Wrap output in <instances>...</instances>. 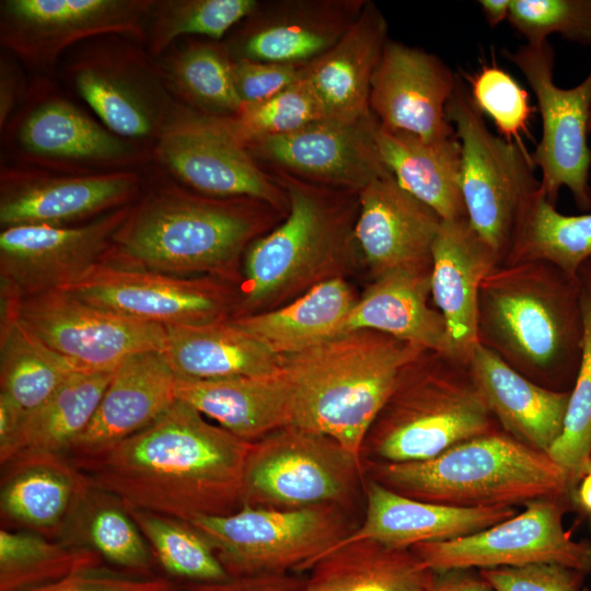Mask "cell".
I'll list each match as a JSON object with an SVG mask.
<instances>
[{
  "instance_id": "1",
  "label": "cell",
  "mask_w": 591,
  "mask_h": 591,
  "mask_svg": "<svg viewBox=\"0 0 591 591\" xmlns=\"http://www.w3.org/2000/svg\"><path fill=\"white\" fill-rule=\"evenodd\" d=\"M176 401L154 422L84 457L71 459L88 482L126 506L190 521L242 507L251 442Z\"/></svg>"
},
{
  "instance_id": "2",
  "label": "cell",
  "mask_w": 591,
  "mask_h": 591,
  "mask_svg": "<svg viewBox=\"0 0 591 591\" xmlns=\"http://www.w3.org/2000/svg\"><path fill=\"white\" fill-rule=\"evenodd\" d=\"M103 262L178 277L231 278L243 251L267 229L269 205L189 190L152 163Z\"/></svg>"
},
{
  "instance_id": "3",
  "label": "cell",
  "mask_w": 591,
  "mask_h": 591,
  "mask_svg": "<svg viewBox=\"0 0 591 591\" xmlns=\"http://www.w3.org/2000/svg\"><path fill=\"white\" fill-rule=\"evenodd\" d=\"M582 282L545 262L500 264L483 280L477 343L533 382L570 391L583 351Z\"/></svg>"
},
{
  "instance_id": "4",
  "label": "cell",
  "mask_w": 591,
  "mask_h": 591,
  "mask_svg": "<svg viewBox=\"0 0 591 591\" xmlns=\"http://www.w3.org/2000/svg\"><path fill=\"white\" fill-rule=\"evenodd\" d=\"M420 347L370 329L281 357L293 426L334 439L360 462L367 436Z\"/></svg>"
},
{
  "instance_id": "5",
  "label": "cell",
  "mask_w": 591,
  "mask_h": 591,
  "mask_svg": "<svg viewBox=\"0 0 591 591\" xmlns=\"http://www.w3.org/2000/svg\"><path fill=\"white\" fill-rule=\"evenodd\" d=\"M374 480L403 496L457 508L515 507L575 498L547 454L497 428L415 462L379 463Z\"/></svg>"
},
{
  "instance_id": "6",
  "label": "cell",
  "mask_w": 591,
  "mask_h": 591,
  "mask_svg": "<svg viewBox=\"0 0 591 591\" xmlns=\"http://www.w3.org/2000/svg\"><path fill=\"white\" fill-rule=\"evenodd\" d=\"M267 170L287 195L288 213L282 223L246 248L236 303L242 315L336 277L334 268L358 247L354 234L358 210L354 211L347 198L354 192Z\"/></svg>"
},
{
  "instance_id": "7",
  "label": "cell",
  "mask_w": 591,
  "mask_h": 591,
  "mask_svg": "<svg viewBox=\"0 0 591 591\" xmlns=\"http://www.w3.org/2000/svg\"><path fill=\"white\" fill-rule=\"evenodd\" d=\"M498 426L468 362L425 350L403 370L367 438L380 463L415 462Z\"/></svg>"
},
{
  "instance_id": "8",
  "label": "cell",
  "mask_w": 591,
  "mask_h": 591,
  "mask_svg": "<svg viewBox=\"0 0 591 591\" xmlns=\"http://www.w3.org/2000/svg\"><path fill=\"white\" fill-rule=\"evenodd\" d=\"M7 164L63 174L144 172L152 148L124 139L66 96L45 76L1 129Z\"/></svg>"
},
{
  "instance_id": "9",
  "label": "cell",
  "mask_w": 591,
  "mask_h": 591,
  "mask_svg": "<svg viewBox=\"0 0 591 591\" xmlns=\"http://www.w3.org/2000/svg\"><path fill=\"white\" fill-rule=\"evenodd\" d=\"M65 83L117 136L152 148L179 103L158 59L129 37L85 40L61 59Z\"/></svg>"
},
{
  "instance_id": "10",
  "label": "cell",
  "mask_w": 591,
  "mask_h": 591,
  "mask_svg": "<svg viewBox=\"0 0 591 591\" xmlns=\"http://www.w3.org/2000/svg\"><path fill=\"white\" fill-rule=\"evenodd\" d=\"M462 149V194L474 230L500 255L511 244L519 212L541 187L532 155L493 134L461 76L447 106Z\"/></svg>"
},
{
  "instance_id": "11",
  "label": "cell",
  "mask_w": 591,
  "mask_h": 591,
  "mask_svg": "<svg viewBox=\"0 0 591 591\" xmlns=\"http://www.w3.org/2000/svg\"><path fill=\"white\" fill-rule=\"evenodd\" d=\"M213 547L232 578L312 568L345 536L328 505L278 509L243 505L229 514L188 521Z\"/></svg>"
},
{
  "instance_id": "12",
  "label": "cell",
  "mask_w": 591,
  "mask_h": 591,
  "mask_svg": "<svg viewBox=\"0 0 591 591\" xmlns=\"http://www.w3.org/2000/svg\"><path fill=\"white\" fill-rule=\"evenodd\" d=\"M153 165L195 193L251 198L276 210L288 198L275 176L235 137L225 120L178 104L152 147Z\"/></svg>"
},
{
  "instance_id": "13",
  "label": "cell",
  "mask_w": 591,
  "mask_h": 591,
  "mask_svg": "<svg viewBox=\"0 0 591 591\" xmlns=\"http://www.w3.org/2000/svg\"><path fill=\"white\" fill-rule=\"evenodd\" d=\"M360 462L334 439L289 425L252 442L242 506L301 509L346 498Z\"/></svg>"
},
{
  "instance_id": "14",
  "label": "cell",
  "mask_w": 591,
  "mask_h": 591,
  "mask_svg": "<svg viewBox=\"0 0 591 591\" xmlns=\"http://www.w3.org/2000/svg\"><path fill=\"white\" fill-rule=\"evenodd\" d=\"M506 58L524 76L542 119L541 139L532 160L541 170V188L556 206L566 187L580 211L591 209V149L588 121L591 111V68L588 76L568 89L554 81L555 51L548 40L506 50Z\"/></svg>"
},
{
  "instance_id": "15",
  "label": "cell",
  "mask_w": 591,
  "mask_h": 591,
  "mask_svg": "<svg viewBox=\"0 0 591 591\" xmlns=\"http://www.w3.org/2000/svg\"><path fill=\"white\" fill-rule=\"evenodd\" d=\"M154 0H2L0 43L26 67L49 74L73 47L118 35L142 44Z\"/></svg>"
},
{
  "instance_id": "16",
  "label": "cell",
  "mask_w": 591,
  "mask_h": 591,
  "mask_svg": "<svg viewBox=\"0 0 591 591\" xmlns=\"http://www.w3.org/2000/svg\"><path fill=\"white\" fill-rule=\"evenodd\" d=\"M569 499H540L488 529L454 540L421 543L410 549L433 571L556 564L591 571V543L564 528Z\"/></svg>"
},
{
  "instance_id": "17",
  "label": "cell",
  "mask_w": 591,
  "mask_h": 591,
  "mask_svg": "<svg viewBox=\"0 0 591 591\" xmlns=\"http://www.w3.org/2000/svg\"><path fill=\"white\" fill-rule=\"evenodd\" d=\"M22 323L80 372L112 371L126 358L162 351L164 325L92 305L60 289L18 300Z\"/></svg>"
},
{
  "instance_id": "18",
  "label": "cell",
  "mask_w": 591,
  "mask_h": 591,
  "mask_svg": "<svg viewBox=\"0 0 591 591\" xmlns=\"http://www.w3.org/2000/svg\"><path fill=\"white\" fill-rule=\"evenodd\" d=\"M60 290L97 308L164 326L228 321L237 303L219 278L178 277L106 262Z\"/></svg>"
},
{
  "instance_id": "19",
  "label": "cell",
  "mask_w": 591,
  "mask_h": 591,
  "mask_svg": "<svg viewBox=\"0 0 591 591\" xmlns=\"http://www.w3.org/2000/svg\"><path fill=\"white\" fill-rule=\"evenodd\" d=\"M130 207L78 225L2 229L1 292L23 298L76 282L105 259Z\"/></svg>"
},
{
  "instance_id": "20",
  "label": "cell",
  "mask_w": 591,
  "mask_h": 591,
  "mask_svg": "<svg viewBox=\"0 0 591 591\" xmlns=\"http://www.w3.org/2000/svg\"><path fill=\"white\" fill-rule=\"evenodd\" d=\"M144 172L63 174L1 164L0 227H69L132 205Z\"/></svg>"
},
{
  "instance_id": "21",
  "label": "cell",
  "mask_w": 591,
  "mask_h": 591,
  "mask_svg": "<svg viewBox=\"0 0 591 591\" xmlns=\"http://www.w3.org/2000/svg\"><path fill=\"white\" fill-rule=\"evenodd\" d=\"M376 125L372 113L350 123L322 119L254 142L247 149L266 169L359 193L372 182L391 175L376 144Z\"/></svg>"
},
{
  "instance_id": "22",
  "label": "cell",
  "mask_w": 591,
  "mask_h": 591,
  "mask_svg": "<svg viewBox=\"0 0 591 591\" xmlns=\"http://www.w3.org/2000/svg\"><path fill=\"white\" fill-rule=\"evenodd\" d=\"M366 0H282L262 3L225 37L232 59L308 65L332 48Z\"/></svg>"
},
{
  "instance_id": "23",
  "label": "cell",
  "mask_w": 591,
  "mask_h": 591,
  "mask_svg": "<svg viewBox=\"0 0 591 591\" xmlns=\"http://www.w3.org/2000/svg\"><path fill=\"white\" fill-rule=\"evenodd\" d=\"M457 77L437 55L389 38L372 78L370 111L390 130L424 140L452 136L447 106Z\"/></svg>"
},
{
  "instance_id": "24",
  "label": "cell",
  "mask_w": 591,
  "mask_h": 591,
  "mask_svg": "<svg viewBox=\"0 0 591 591\" xmlns=\"http://www.w3.org/2000/svg\"><path fill=\"white\" fill-rule=\"evenodd\" d=\"M442 219L392 175L358 193L354 234L374 278L396 269L431 266Z\"/></svg>"
},
{
  "instance_id": "25",
  "label": "cell",
  "mask_w": 591,
  "mask_h": 591,
  "mask_svg": "<svg viewBox=\"0 0 591 591\" xmlns=\"http://www.w3.org/2000/svg\"><path fill=\"white\" fill-rule=\"evenodd\" d=\"M502 264L468 219L442 220L431 253V297L448 325L454 356L468 362L477 343L483 280Z\"/></svg>"
},
{
  "instance_id": "26",
  "label": "cell",
  "mask_w": 591,
  "mask_h": 591,
  "mask_svg": "<svg viewBox=\"0 0 591 591\" xmlns=\"http://www.w3.org/2000/svg\"><path fill=\"white\" fill-rule=\"evenodd\" d=\"M176 375L162 351L126 358L114 372L86 429L67 455L84 457L144 429L176 401Z\"/></svg>"
},
{
  "instance_id": "27",
  "label": "cell",
  "mask_w": 591,
  "mask_h": 591,
  "mask_svg": "<svg viewBox=\"0 0 591 591\" xmlns=\"http://www.w3.org/2000/svg\"><path fill=\"white\" fill-rule=\"evenodd\" d=\"M517 513L514 507L457 508L417 500L371 480L367 487V511L362 525L345 536L332 551L359 541L409 549L421 543L474 534Z\"/></svg>"
},
{
  "instance_id": "28",
  "label": "cell",
  "mask_w": 591,
  "mask_h": 591,
  "mask_svg": "<svg viewBox=\"0 0 591 591\" xmlns=\"http://www.w3.org/2000/svg\"><path fill=\"white\" fill-rule=\"evenodd\" d=\"M387 40L384 14L373 2L366 1L340 39L310 62L308 77L324 119L350 123L371 114V82Z\"/></svg>"
},
{
  "instance_id": "29",
  "label": "cell",
  "mask_w": 591,
  "mask_h": 591,
  "mask_svg": "<svg viewBox=\"0 0 591 591\" xmlns=\"http://www.w3.org/2000/svg\"><path fill=\"white\" fill-rule=\"evenodd\" d=\"M468 367L501 429L548 453L561 432L570 391H555L533 382L479 344L471 352Z\"/></svg>"
},
{
  "instance_id": "30",
  "label": "cell",
  "mask_w": 591,
  "mask_h": 591,
  "mask_svg": "<svg viewBox=\"0 0 591 591\" xmlns=\"http://www.w3.org/2000/svg\"><path fill=\"white\" fill-rule=\"evenodd\" d=\"M430 280L431 266L396 269L374 278L349 312L344 334L376 331L424 350L454 356L445 320L428 303Z\"/></svg>"
},
{
  "instance_id": "31",
  "label": "cell",
  "mask_w": 591,
  "mask_h": 591,
  "mask_svg": "<svg viewBox=\"0 0 591 591\" xmlns=\"http://www.w3.org/2000/svg\"><path fill=\"white\" fill-rule=\"evenodd\" d=\"M175 395L251 443L292 424L293 392L283 370L263 376H176Z\"/></svg>"
},
{
  "instance_id": "32",
  "label": "cell",
  "mask_w": 591,
  "mask_h": 591,
  "mask_svg": "<svg viewBox=\"0 0 591 591\" xmlns=\"http://www.w3.org/2000/svg\"><path fill=\"white\" fill-rule=\"evenodd\" d=\"M3 465L2 518L58 538L90 485L86 477L63 454L24 453Z\"/></svg>"
},
{
  "instance_id": "33",
  "label": "cell",
  "mask_w": 591,
  "mask_h": 591,
  "mask_svg": "<svg viewBox=\"0 0 591 591\" xmlns=\"http://www.w3.org/2000/svg\"><path fill=\"white\" fill-rule=\"evenodd\" d=\"M381 158L395 181L442 220L466 219L462 194V149L456 134L424 140L405 131L375 129Z\"/></svg>"
},
{
  "instance_id": "34",
  "label": "cell",
  "mask_w": 591,
  "mask_h": 591,
  "mask_svg": "<svg viewBox=\"0 0 591 591\" xmlns=\"http://www.w3.org/2000/svg\"><path fill=\"white\" fill-rule=\"evenodd\" d=\"M162 354L176 376H263L282 371L281 357L230 320L204 325H166Z\"/></svg>"
},
{
  "instance_id": "35",
  "label": "cell",
  "mask_w": 591,
  "mask_h": 591,
  "mask_svg": "<svg viewBox=\"0 0 591 591\" xmlns=\"http://www.w3.org/2000/svg\"><path fill=\"white\" fill-rule=\"evenodd\" d=\"M356 301L347 282L336 276L313 286L289 304L235 316L230 322L282 357L344 334Z\"/></svg>"
},
{
  "instance_id": "36",
  "label": "cell",
  "mask_w": 591,
  "mask_h": 591,
  "mask_svg": "<svg viewBox=\"0 0 591 591\" xmlns=\"http://www.w3.org/2000/svg\"><path fill=\"white\" fill-rule=\"evenodd\" d=\"M312 569L301 591H430L436 578L410 548L371 541L343 545Z\"/></svg>"
},
{
  "instance_id": "37",
  "label": "cell",
  "mask_w": 591,
  "mask_h": 591,
  "mask_svg": "<svg viewBox=\"0 0 591 591\" xmlns=\"http://www.w3.org/2000/svg\"><path fill=\"white\" fill-rule=\"evenodd\" d=\"M114 372H76L48 399L26 412L12 442L0 453L1 464L24 453L67 455L93 418Z\"/></svg>"
},
{
  "instance_id": "38",
  "label": "cell",
  "mask_w": 591,
  "mask_h": 591,
  "mask_svg": "<svg viewBox=\"0 0 591 591\" xmlns=\"http://www.w3.org/2000/svg\"><path fill=\"white\" fill-rule=\"evenodd\" d=\"M158 59L175 101L197 113L232 117L242 105L232 77L233 59L222 42L187 37Z\"/></svg>"
},
{
  "instance_id": "39",
  "label": "cell",
  "mask_w": 591,
  "mask_h": 591,
  "mask_svg": "<svg viewBox=\"0 0 591 591\" xmlns=\"http://www.w3.org/2000/svg\"><path fill=\"white\" fill-rule=\"evenodd\" d=\"M19 299L1 293L0 392L30 412L80 371L22 323L16 310Z\"/></svg>"
},
{
  "instance_id": "40",
  "label": "cell",
  "mask_w": 591,
  "mask_h": 591,
  "mask_svg": "<svg viewBox=\"0 0 591 591\" xmlns=\"http://www.w3.org/2000/svg\"><path fill=\"white\" fill-rule=\"evenodd\" d=\"M58 540L88 548L119 570L150 575L152 551L126 505L118 497L91 484Z\"/></svg>"
},
{
  "instance_id": "41",
  "label": "cell",
  "mask_w": 591,
  "mask_h": 591,
  "mask_svg": "<svg viewBox=\"0 0 591 591\" xmlns=\"http://www.w3.org/2000/svg\"><path fill=\"white\" fill-rule=\"evenodd\" d=\"M590 258L591 212L564 215L547 200L540 187L519 212L502 264L545 262L578 277Z\"/></svg>"
},
{
  "instance_id": "42",
  "label": "cell",
  "mask_w": 591,
  "mask_h": 591,
  "mask_svg": "<svg viewBox=\"0 0 591 591\" xmlns=\"http://www.w3.org/2000/svg\"><path fill=\"white\" fill-rule=\"evenodd\" d=\"M101 565L84 547L32 531L0 530V591H28Z\"/></svg>"
},
{
  "instance_id": "43",
  "label": "cell",
  "mask_w": 591,
  "mask_h": 591,
  "mask_svg": "<svg viewBox=\"0 0 591 591\" xmlns=\"http://www.w3.org/2000/svg\"><path fill=\"white\" fill-rule=\"evenodd\" d=\"M258 4L257 0H154L142 45L159 58L182 38L222 42Z\"/></svg>"
},
{
  "instance_id": "44",
  "label": "cell",
  "mask_w": 591,
  "mask_h": 591,
  "mask_svg": "<svg viewBox=\"0 0 591 591\" xmlns=\"http://www.w3.org/2000/svg\"><path fill=\"white\" fill-rule=\"evenodd\" d=\"M126 507L166 573L189 583H219L232 578L210 543L192 524Z\"/></svg>"
},
{
  "instance_id": "45",
  "label": "cell",
  "mask_w": 591,
  "mask_h": 591,
  "mask_svg": "<svg viewBox=\"0 0 591 591\" xmlns=\"http://www.w3.org/2000/svg\"><path fill=\"white\" fill-rule=\"evenodd\" d=\"M579 276L584 326L582 359L569 392L561 432L547 453L564 471L573 498L580 482L591 472V280L581 269Z\"/></svg>"
},
{
  "instance_id": "46",
  "label": "cell",
  "mask_w": 591,
  "mask_h": 591,
  "mask_svg": "<svg viewBox=\"0 0 591 591\" xmlns=\"http://www.w3.org/2000/svg\"><path fill=\"white\" fill-rule=\"evenodd\" d=\"M309 69V68H308ZM321 102L306 74L278 94L244 103L232 117H223L235 137L250 144L296 131L324 119Z\"/></svg>"
},
{
  "instance_id": "47",
  "label": "cell",
  "mask_w": 591,
  "mask_h": 591,
  "mask_svg": "<svg viewBox=\"0 0 591 591\" xmlns=\"http://www.w3.org/2000/svg\"><path fill=\"white\" fill-rule=\"evenodd\" d=\"M508 21L530 45L552 34L591 45V0H511Z\"/></svg>"
},
{
  "instance_id": "48",
  "label": "cell",
  "mask_w": 591,
  "mask_h": 591,
  "mask_svg": "<svg viewBox=\"0 0 591 591\" xmlns=\"http://www.w3.org/2000/svg\"><path fill=\"white\" fill-rule=\"evenodd\" d=\"M470 94L477 108L488 115L506 140L528 130L532 106L528 92L506 70L485 66L468 78Z\"/></svg>"
},
{
  "instance_id": "49",
  "label": "cell",
  "mask_w": 591,
  "mask_h": 591,
  "mask_svg": "<svg viewBox=\"0 0 591 591\" xmlns=\"http://www.w3.org/2000/svg\"><path fill=\"white\" fill-rule=\"evenodd\" d=\"M496 591H588L584 573L556 564L479 569Z\"/></svg>"
},
{
  "instance_id": "50",
  "label": "cell",
  "mask_w": 591,
  "mask_h": 591,
  "mask_svg": "<svg viewBox=\"0 0 591 591\" xmlns=\"http://www.w3.org/2000/svg\"><path fill=\"white\" fill-rule=\"evenodd\" d=\"M309 65L233 59L232 77L242 104L269 99L302 79Z\"/></svg>"
},
{
  "instance_id": "51",
  "label": "cell",
  "mask_w": 591,
  "mask_h": 591,
  "mask_svg": "<svg viewBox=\"0 0 591 591\" xmlns=\"http://www.w3.org/2000/svg\"><path fill=\"white\" fill-rule=\"evenodd\" d=\"M28 591H176V589L166 578L107 569L99 565Z\"/></svg>"
},
{
  "instance_id": "52",
  "label": "cell",
  "mask_w": 591,
  "mask_h": 591,
  "mask_svg": "<svg viewBox=\"0 0 591 591\" xmlns=\"http://www.w3.org/2000/svg\"><path fill=\"white\" fill-rule=\"evenodd\" d=\"M20 61L5 53L0 59V130L4 128L24 102L30 81L25 78Z\"/></svg>"
},
{
  "instance_id": "53",
  "label": "cell",
  "mask_w": 591,
  "mask_h": 591,
  "mask_svg": "<svg viewBox=\"0 0 591 591\" xmlns=\"http://www.w3.org/2000/svg\"><path fill=\"white\" fill-rule=\"evenodd\" d=\"M302 584L281 573L231 578L219 583H189L186 591H301Z\"/></svg>"
},
{
  "instance_id": "54",
  "label": "cell",
  "mask_w": 591,
  "mask_h": 591,
  "mask_svg": "<svg viewBox=\"0 0 591 591\" xmlns=\"http://www.w3.org/2000/svg\"><path fill=\"white\" fill-rule=\"evenodd\" d=\"M430 591H496L479 571L451 569L436 571Z\"/></svg>"
},
{
  "instance_id": "55",
  "label": "cell",
  "mask_w": 591,
  "mask_h": 591,
  "mask_svg": "<svg viewBox=\"0 0 591 591\" xmlns=\"http://www.w3.org/2000/svg\"><path fill=\"white\" fill-rule=\"evenodd\" d=\"M25 413L9 396L0 392V453L12 442Z\"/></svg>"
},
{
  "instance_id": "56",
  "label": "cell",
  "mask_w": 591,
  "mask_h": 591,
  "mask_svg": "<svg viewBox=\"0 0 591 591\" xmlns=\"http://www.w3.org/2000/svg\"><path fill=\"white\" fill-rule=\"evenodd\" d=\"M511 0H480L478 1L486 22L495 27L509 19Z\"/></svg>"
},
{
  "instance_id": "57",
  "label": "cell",
  "mask_w": 591,
  "mask_h": 591,
  "mask_svg": "<svg viewBox=\"0 0 591 591\" xmlns=\"http://www.w3.org/2000/svg\"><path fill=\"white\" fill-rule=\"evenodd\" d=\"M575 503L591 512V472L580 482L575 495Z\"/></svg>"
},
{
  "instance_id": "58",
  "label": "cell",
  "mask_w": 591,
  "mask_h": 591,
  "mask_svg": "<svg viewBox=\"0 0 591 591\" xmlns=\"http://www.w3.org/2000/svg\"><path fill=\"white\" fill-rule=\"evenodd\" d=\"M581 270L589 277L591 280V258L587 260L583 266L581 267Z\"/></svg>"
},
{
  "instance_id": "59",
  "label": "cell",
  "mask_w": 591,
  "mask_h": 591,
  "mask_svg": "<svg viewBox=\"0 0 591 591\" xmlns=\"http://www.w3.org/2000/svg\"><path fill=\"white\" fill-rule=\"evenodd\" d=\"M588 132L589 135L591 134V111H590V116H589V121H588Z\"/></svg>"
}]
</instances>
